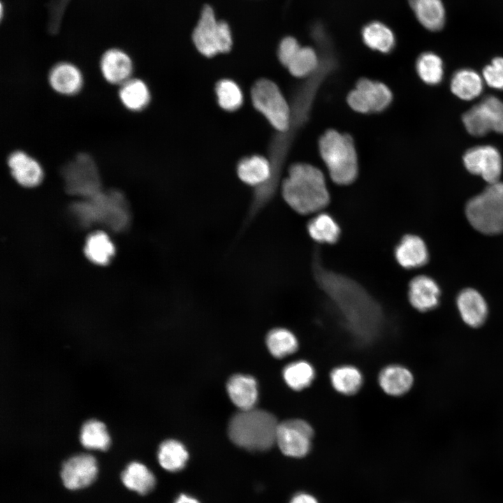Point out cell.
I'll return each mask as SVG.
<instances>
[{
    "label": "cell",
    "instance_id": "6da1fadb",
    "mask_svg": "<svg viewBox=\"0 0 503 503\" xmlns=\"http://www.w3.org/2000/svg\"><path fill=\"white\" fill-rule=\"evenodd\" d=\"M313 257L315 281L340 313L347 329L360 341L372 340L384 324L379 303L354 279L326 268L317 251Z\"/></svg>",
    "mask_w": 503,
    "mask_h": 503
},
{
    "label": "cell",
    "instance_id": "7a4b0ae2",
    "mask_svg": "<svg viewBox=\"0 0 503 503\" xmlns=\"http://www.w3.org/2000/svg\"><path fill=\"white\" fill-rule=\"evenodd\" d=\"M282 194L288 205L300 214L319 212L330 202L323 173L307 163L290 166L282 184Z\"/></svg>",
    "mask_w": 503,
    "mask_h": 503
},
{
    "label": "cell",
    "instance_id": "3957f363",
    "mask_svg": "<svg viewBox=\"0 0 503 503\" xmlns=\"http://www.w3.org/2000/svg\"><path fill=\"white\" fill-rule=\"evenodd\" d=\"M71 208L78 222L84 226L99 224L119 232L130 224L127 201L117 190H101L90 198L74 203Z\"/></svg>",
    "mask_w": 503,
    "mask_h": 503
},
{
    "label": "cell",
    "instance_id": "277c9868",
    "mask_svg": "<svg viewBox=\"0 0 503 503\" xmlns=\"http://www.w3.org/2000/svg\"><path fill=\"white\" fill-rule=\"evenodd\" d=\"M278 423L270 413L261 409L241 410L228 424L231 440L249 451H265L276 442Z\"/></svg>",
    "mask_w": 503,
    "mask_h": 503
},
{
    "label": "cell",
    "instance_id": "5b68a950",
    "mask_svg": "<svg viewBox=\"0 0 503 503\" xmlns=\"http://www.w3.org/2000/svg\"><path fill=\"white\" fill-rule=\"evenodd\" d=\"M319 152L332 180L340 185L353 182L358 175V158L352 138L330 129L320 138Z\"/></svg>",
    "mask_w": 503,
    "mask_h": 503
},
{
    "label": "cell",
    "instance_id": "8992f818",
    "mask_svg": "<svg viewBox=\"0 0 503 503\" xmlns=\"http://www.w3.org/2000/svg\"><path fill=\"white\" fill-rule=\"evenodd\" d=\"M470 224L487 235L503 233V182L489 185L471 198L465 207Z\"/></svg>",
    "mask_w": 503,
    "mask_h": 503
},
{
    "label": "cell",
    "instance_id": "52a82bcc",
    "mask_svg": "<svg viewBox=\"0 0 503 503\" xmlns=\"http://www.w3.org/2000/svg\"><path fill=\"white\" fill-rule=\"evenodd\" d=\"M251 97L254 108L278 131L286 132L291 124V110L278 86L261 78L252 86Z\"/></svg>",
    "mask_w": 503,
    "mask_h": 503
},
{
    "label": "cell",
    "instance_id": "ba28073f",
    "mask_svg": "<svg viewBox=\"0 0 503 503\" xmlns=\"http://www.w3.org/2000/svg\"><path fill=\"white\" fill-rule=\"evenodd\" d=\"M61 174L65 190L73 196L85 199L102 190L101 177L95 161L87 153H79L64 165Z\"/></svg>",
    "mask_w": 503,
    "mask_h": 503
},
{
    "label": "cell",
    "instance_id": "9c48e42d",
    "mask_svg": "<svg viewBox=\"0 0 503 503\" xmlns=\"http://www.w3.org/2000/svg\"><path fill=\"white\" fill-rule=\"evenodd\" d=\"M192 38L197 50L207 57L229 52L233 44L228 24L217 21L212 8L208 5L202 10Z\"/></svg>",
    "mask_w": 503,
    "mask_h": 503
},
{
    "label": "cell",
    "instance_id": "30bf717a",
    "mask_svg": "<svg viewBox=\"0 0 503 503\" xmlns=\"http://www.w3.org/2000/svg\"><path fill=\"white\" fill-rule=\"evenodd\" d=\"M467 131L481 136L490 131L503 134V102L494 96H488L462 116Z\"/></svg>",
    "mask_w": 503,
    "mask_h": 503
},
{
    "label": "cell",
    "instance_id": "8fae6325",
    "mask_svg": "<svg viewBox=\"0 0 503 503\" xmlns=\"http://www.w3.org/2000/svg\"><path fill=\"white\" fill-rule=\"evenodd\" d=\"M391 101L392 93L386 85L367 78L359 80L356 88L347 96L349 106L361 113L381 112Z\"/></svg>",
    "mask_w": 503,
    "mask_h": 503
},
{
    "label": "cell",
    "instance_id": "7c38bea8",
    "mask_svg": "<svg viewBox=\"0 0 503 503\" xmlns=\"http://www.w3.org/2000/svg\"><path fill=\"white\" fill-rule=\"evenodd\" d=\"M313 430L306 421L291 419L278 424L276 442L286 455L300 458L310 449Z\"/></svg>",
    "mask_w": 503,
    "mask_h": 503
},
{
    "label": "cell",
    "instance_id": "4fadbf2b",
    "mask_svg": "<svg viewBox=\"0 0 503 503\" xmlns=\"http://www.w3.org/2000/svg\"><path fill=\"white\" fill-rule=\"evenodd\" d=\"M463 161L469 172L481 175L489 184L499 182L502 161L495 147L490 145L474 147L465 153Z\"/></svg>",
    "mask_w": 503,
    "mask_h": 503
},
{
    "label": "cell",
    "instance_id": "5bb4252c",
    "mask_svg": "<svg viewBox=\"0 0 503 503\" xmlns=\"http://www.w3.org/2000/svg\"><path fill=\"white\" fill-rule=\"evenodd\" d=\"M97 473L98 466L95 458L90 454L81 453L70 458L63 463L61 477L66 488L78 490L92 483Z\"/></svg>",
    "mask_w": 503,
    "mask_h": 503
},
{
    "label": "cell",
    "instance_id": "9a60e30c",
    "mask_svg": "<svg viewBox=\"0 0 503 503\" xmlns=\"http://www.w3.org/2000/svg\"><path fill=\"white\" fill-rule=\"evenodd\" d=\"M7 163L13 178L23 187H34L43 180V172L40 164L22 151L12 152Z\"/></svg>",
    "mask_w": 503,
    "mask_h": 503
},
{
    "label": "cell",
    "instance_id": "2e32d148",
    "mask_svg": "<svg viewBox=\"0 0 503 503\" xmlns=\"http://www.w3.org/2000/svg\"><path fill=\"white\" fill-rule=\"evenodd\" d=\"M398 264L406 269L417 268L428 261V251L423 240L415 235H404L394 250Z\"/></svg>",
    "mask_w": 503,
    "mask_h": 503
},
{
    "label": "cell",
    "instance_id": "e0dca14e",
    "mask_svg": "<svg viewBox=\"0 0 503 503\" xmlns=\"http://www.w3.org/2000/svg\"><path fill=\"white\" fill-rule=\"evenodd\" d=\"M440 291L437 283L426 275L413 278L408 289V298L411 305L420 312H426L436 307L439 303Z\"/></svg>",
    "mask_w": 503,
    "mask_h": 503
},
{
    "label": "cell",
    "instance_id": "ac0fdd59",
    "mask_svg": "<svg viewBox=\"0 0 503 503\" xmlns=\"http://www.w3.org/2000/svg\"><path fill=\"white\" fill-rule=\"evenodd\" d=\"M100 67L103 78L108 82L116 85H122L130 79L133 71L129 56L115 48L108 50L103 54Z\"/></svg>",
    "mask_w": 503,
    "mask_h": 503
},
{
    "label": "cell",
    "instance_id": "d6986e66",
    "mask_svg": "<svg viewBox=\"0 0 503 503\" xmlns=\"http://www.w3.org/2000/svg\"><path fill=\"white\" fill-rule=\"evenodd\" d=\"M48 80L54 91L64 95L78 93L83 82L80 70L68 62L55 64L49 73Z\"/></svg>",
    "mask_w": 503,
    "mask_h": 503
},
{
    "label": "cell",
    "instance_id": "ffe728a7",
    "mask_svg": "<svg viewBox=\"0 0 503 503\" xmlns=\"http://www.w3.org/2000/svg\"><path fill=\"white\" fill-rule=\"evenodd\" d=\"M458 307L463 321L472 327L480 326L486 319L488 309L486 301L476 290H462L457 299Z\"/></svg>",
    "mask_w": 503,
    "mask_h": 503
},
{
    "label": "cell",
    "instance_id": "44dd1931",
    "mask_svg": "<svg viewBox=\"0 0 503 503\" xmlns=\"http://www.w3.org/2000/svg\"><path fill=\"white\" fill-rule=\"evenodd\" d=\"M226 388L231 400L240 410L254 407L258 391L256 382L252 377L235 374L228 381Z\"/></svg>",
    "mask_w": 503,
    "mask_h": 503
},
{
    "label": "cell",
    "instance_id": "7402d4cb",
    "mask_svg": "<svg viewBox=\"0 0 503 503\" xmlns=\"http://www.w3.org/2000/svg\"><path fill=\"white\" fill-rule=\"evenodd\" d=\"M417 20L425 29L437 31L446 22V10L442 0H409Z\"/></svg>",
    "mask_w": 503,
    "mask_h": 503
},
{
    "label": "cell",
    "instance_id": "603a6c76",
    "mask_svg": "<svg viewBox=\"0 0 503 503\" xmlns=\"http://www.w3.org/2000/svg\"><path fill=\"white\" fill-rule=\"evenodd\" d=\"M483 80L480 75L469 68L456 71L451 80V92L465 101H470L479 96L483 91Z\"/></svg>",
    "mask_w": 503,
    "mask_h": 503
},
{
    "label": "cell",
    "instance_id": "cb8c5ba5",
    "mask_svg": "<svg viewBox=\"0 0 503 503\" xmlns=\"http://www.w3.org/2000/svg\"><path fill=\"white\" fill-rule=\"evenodd\" d=\"M309 235L322 244H334L340 237L341 229L336 220L329 214L320 212L307 223Z\"/></svg>",
    "mask_w": 503,
    "mask_h": 503
},
{
    "label": "cell",
    "instance_id": "d4e9b609",
    "mask_svg": "<svg viewBox=\"0 0 503 503\" xmlns=\"http://www.w3.org/2000/svg\"><path fill=\"white\" fill-rule=\"evenodd\" d=\"M124 485L129 490L144 495L155 486L156 479L149 469L138 462L129 463L121 474Z\"/></svg>",
    "mask_w": 503,
    "mask_h": 503
},
{
    "label": "cell",
    "instance_id": "484cf974",
    "mask_svg": "<svg viewBox=\"0 0 503 503\" xmlns=\"http://www.w3.org/2000/svg\"><path fill=\"white\" fill-rule=\"evenodd\" d=\"M381 388L391 395H400L411 388L413 383L411 373L400 365H389L381 370L379 377Z\"/></svg>",
    "mask_w": 503,
    "mask_h": 503
},
{
    "label": "cell",
    "instance_id": "4316f807",
    "mask_svg": "<svg viewBox=\"0 0 503 503\" xmlns=\"http://www.w3.org/2000/svg\"><path fill=\"white\" fill-rule=\"evenodd\" d=\"M120 85L119 99L123 105L129 110L140 111L150 103V90L143 80L130 78Z\"/></svg>",
    "mask_w": 503,
    "mask_h": 503
},
{
    "label": "cell",
    "instance_id": "83f0119b",
    "mask_svg": "<svg viewBox=\"0 0 503 503\" xmlns=\"http://www.w3.org/2000/svg\"><path fill=\"white\" fill-rule=\"evenodd\" d=\"M362 35L366 45L383 53L390 52L395 45V36L392 31L379 22H373L365 26Z\"/></svg>",
    "mask_w": 503,
    "mask_h": 503
},
{
    "label": "cell",
    "instance_id": "f1b7e54d",
    "mask_svg": "<svg viewBox=\"0 0 503 503\" xmlns=\"http://www.w3.org/2000/svg\"><path fill=\"white\" fill-rule=\"evenodd\" d=\"M80 441L88 449L106 451L110 444V437L105 425L96 419L89 420L82 425Z\"/></svg>",
    "mask_w": 503,
    "mask_h": 503
},
{
    "label": "cell",
    "instance_id": "f546056e",
    "mask_svg": "<svg viewBox=\"0 0 503 503\" xmlns=\"http://www.w3.org/2000/svg\"><path fill=\"white\" fill-rule=\"evenodd\" d=\"M188 453L184 446L174 439H168L161 444L158 451V460L161 466L170 472H177L186 465Z\"/></svg>",
    "mask_w": 503,
    "mask_h": 503
},
{
    "label": "cell",
    "instance_id": "4dcf8cb0",
    "mask_svg": "<svg viewBox=\"0 0 503 503\" xmlns=\"http://www.w3.org/2000/svg\"><path fill=\"white\" fill-rule=\"evenodd\" d=\"M86 256L98 265H105L115 253V247L108 236L102 231L91 234L85 244Z\"/></svg>",
    "mask_w": 503,
    "mask_h": 503
},
{
    "label": "cell",
    "instance_id": "1f68e13d",
    "mask_svg": "<svg viewBox=\"0 0 503 503\" xmlns=\"http://www.w3.org/2000/svg\"><path fill=\"white\" fill-rule=\"evenodd\" d=\"M266 344L271 354L278 358L294 353L298 348L295 335L290 330L282 328H274L268 333Z\"/></svg>",
    "mask_w": 503,
    "mask_h": 503
},
{
    "label": "cell",
    "instance_id": "d6a6232c",
    "mask_svg": "<svg viewBox=\"0 0 503 503\" xmlns=\"http://www.w3.org/2000/svg\"><path fill=\"white\" fill-rule=\"evenodd\" d=\"M333 386L338 392L351 395L358 391L362 385L363 378L359 370L349 365L335 368L330 373Z\"/></svg>",
    "mask_w": 503,
    "mask_h": 503
},
{
    "label": "cell",
    "instance_id": "836d02e7",
    "mask_svg": "<svg viewBox=\"0 0 503 503\" xmlns=\"http://www.w3.org/2000/svg\"><path fill=\"white\" fill-rule=\"evenodd\" d=\"M283 377L290 388L300 391L311 384L314 377V370L309 363L298 360L291 363L284 367Z\"/></svg>",
    "mask_w": 503,
    "mask_h": 503
},
{
    "label": "cell",
    "instance_id": "e575fe53",
    "mask_svg": "<svg viewBox=\"0 0 503 503\" xmlns=\"http://www.w3.org/2000/svg\"><path fill=\"white\" fill-rule=\"evenodd\" d=\"M416 71L421 79L429 85L439 83L443 78V61L436 54L426 52L416 61Z\"/></svg>",
    "mask_w": 503,
    "mask_h": 503
},
{
    "label": "cell",
    "instance_id": "d590c367",
    "mask_svg": "<svg viewBox=\"0 0 503 503\" xmlns=\"http://www.w3.org/2000/svg\"><path fill=\"white\" fill-rule=\"evenodd\" d=\"M219 105L224 110L233 112L242 104L243 94L239 85L232 80L222 79L215 87Z\"/></svg>",
    "mask_w": 503,
    "mask_h": 503
},
{
    "label": "cell",
    "instance_id": "8d00e7d4",
    "mask_svg": "<svg viewBox=\"0 0 503 503\" xmlns=\"http://www.w3.org/2000/svg\"><path fill=\"white\" fill-rule=\"evenodd\" d=\"M318 57L310 47H301L286 68L295 77L302 78L313 73L318 66Z\"/></svg>",
    "mask_w": 503,
    "mask_h": 503
},
{
    "label": "cell",
    "instance_id": "74e56055",
    "mask_svg": "<svg viewBox=\"0 0 503 503\" xmlns=\"http://www.w3.org/2000/svg\"><path fill=\"white\" fill-rule=\"evenodd\" d=\"M482 74L489 87L503 89V57L494 58L490 64L484 67Z\"/></svg>",
    "mask_w": 503,
    "mask_h": 503
},
{
    "label": "cell",
    "instance_id": "f35d334b",
    "mask_svg": "<svg viewBox=\"0 0 503 503\" xmlns=\"http://www.w3.org/2000/svg\"><path fill=\"white\" fill-rule=\"evenodd\" d=\"M300 48L296 38L291 36L284 38L278 49V57L281 64L286 67Z\"/></svg>",
    "mask_w": 503,
    "mask_h": 503
},
{
    "label": "cell",
    "instance_id": "ab89813d",
    "mask_svg": "<svg viewBox=\"0 0 503 503\" xmlns=\"http://www.w3.org/2000/svg\"><path fill=\"white\" fill-rule=\"evenodd\" d=\"M68 0H52L48 5V29L52 34L57 33L59 28L61 16Z\"/></svg>",
    "mask_w": 503,
    "mask_h": 503
},
{
    "label": "cell",
    "instance_id": "60d3db41",
    "mask_svg": "<svg viewBox=\"0 0 503 503\" xmlns=\"http://www.w3.org/2000/svg\"><path fill=\"white\" fill-rule=\"evenodd\" d=\"M290 503H318L316 499L305 493H300L296 495L291 500Z\"/></svg>",
    "mask_w": 503,
    "mask_h": 503
},
{
    "label": "cell",
    "instance_id": "b9f144b4",
    "mask_svg": "<svg viewBox=\"0 0 503 503\" xmlns=\"http://www.w3.org/2000/svg\"><path fill=\"white\" fill-rule=\"evenodd\" d=\"M174 503H200L196 499L189 495H180Z\"/></svg>",
    "mask_w": 503,
    "mask_h": 503
},
{
    "label": "cell",
    "instance_id": "7bdbcfd3",
    "mask_svg": "<svg viewBox=\"0 0 503 503\" xmlns=\"http://www.w3.org/2000/svg\"><path fill=\"white\" fill-rule=\"evenodd\" d=\"M1 18L3 17V5H2V3L1 4Z\"/></svg>",
    "mask_w": 503,
    "mask_h": 503
}]
</instances>
